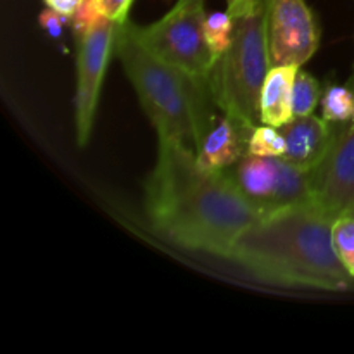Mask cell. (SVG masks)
I'll return each instance as SVG.
<instances>
[{"label": "cell", "instance_id": "7a4b0ae2", "mask_svg": "<svg viewBox=\"0 0 354 354\" xmlns=\"http://www.w3.org/2000/svg\"><path fill=\"white\" fill-rule=\"evenodd\" d=\"M332 227L334 220L313 204L289 207L242 232L227 259L277 286L351 290L354 277L335 252Z\"/></svg>", "mask_w": 354, "mask_h": 354}, {"label": "cell", "instance_id": "3957f363", "mask_svg": "<svg viewBox=\"0 0 354 354\" xmlns=\"http://www.w3.org/2000/svg\"><path fill=\"white\" fill-rule=\"evenodd\" d=\"M114 50L158 137L178 140L197 152L216 120L209 80L194 78L161 61L138 40L130 21L118 24Z\"/></svg>", "mask_w": 354, "mask_h": 354}, {"label": "cell", "instance_id": "d6986e66", "mask_svg": "<svg viewBox=\"0 0 354 354\" xmlns=\"http://www.w3.org/2000/svg\"><path fill=\"white\" fill-rule=\"evenodd\" d=\"M69 17L62 16V14H59L57 10L54 9H45L44 12L40 14V17H38V21H40V26L44 28L45 31L48 33V37L52 38H59L62 35V30H64V24L66 21H68Z\"/></svg>", "mask_w": 354, "mask_h": 354}, {"label": "cell", "instance_id": "ffe728a7", "mask_svg": "<svg viewBox=\"0 0 354 354\" xmlns=\"http://www.w3.org/2000/svg\"><path fill=\"white\" fill-rule=\"evenodd\" d=\"M263 3H265V0H227L228 14L232 17H239L248 12H252L258 7H261Z\"/></svg>", "mask_w": 354, "mask_h": 354}, {"label": "cell", "instance_id": "ac0fdd59", "mask_svg": "<svg viewBox=\"0 0 354 354\" xmlns=\"http://www.w3.org/2000/svg\"><path fill=\"white\" fill-rule=\"evenodd\" d=\"M100 12L116 24H123L128 21V12L133 0H95Z\"/></svg>", "mask_w": 354, "mask_h": 354}, {"label": "cell", "instance_id": "52a82bcc", "mask_svg": "<svg viewBox=\"0 0 354 354\" xmlns=\"http://www.w3.org/2000/svg\"><path fill=\"white\" fill-rule=\"evenodd\" d=\"M118 24L102 16L88 33L78 40V86H76V137L80 147H85L92 135L93 118L99 106L100 88L114 47Z\"/></svg>", "mask_w": 354, "mask_h": 354}, {"label": "cell", "instance_id": "30bf717a", "mask_svg": "<svg viewBox=\"0 0 354 354\" xmlns=\"http://www.w3.org/2000/svg\"><path fill=\"white\" fill-rule=\"evenodd\" d=\"M286 138V154L282 159L304 171H313L332 151L337 133L330 128V121L315 116L292 118L280 127Z\"/></svg>", "mask_w": 354, "mask_h": 354}, {"label": "cell", "instance_id": "6da1fadb", "mask_svg": "<svg viewBox=\"0 0 354 354\" xmlns=\"http://www.w3.org/2000/svg\"><path fill=\"white\" fill-rule=\"evenodd\" d=\"M145 211L168 241L221 258L261 220L227 169L206 171L194 149L166 137H159L158 162L145 183Z\"/></svg>", "mask_w": 354, "mask_h": 354}, {"label": "cell", "instance_id": "4fadbf2b", "mask_svg": "<svg viewBox=\"0 0 354 354\" xmlns=\"http://www.w3.org/2000/svg\"><path fill=\"white\" fill-rule=\"evenodd\" d=\"M204 35L209 48L216 59L230 47L234 38V17L227 12H211L206 14L204 21Z\"/></svg>", "mask_w": 354, "mask_h": 354}, {"label": "cell", "instance_id": "9a60e30c", "mask_svg": "<svg viewBox=\"0 0 354 354\" xmlns=\"http://www.w3.org/2000/svg\"><path fill=\"white\" fill-rule=\"evenodd\" d=\"M286 138L275 127H256L249 138V152L263 158H282L286 154Z\"/></svg>", "mask_w": 354, "mask_h": 354}, {"label": "cell", "instance_id": "8fae6325", "mask_svg": "<svg viewBox=\"0 0 354 354\" xmlns=\"http://www.w3.org/2000/svg\"><path fill=\"white\" fill-rule=\"evenodd\" d=\"M254 128L223 113L216 118L197 147V165L206 171H225L249 152V138Z\"/></svg>", "mask_w": 354, "mask_h": 354}, {"label": "cell", "instance_id": "9c48e42d", "mask_svg": "<svg viewBox=\"0 0 354 354\" xmlns=\"http://www.w3.org/2000/svg\"><path fill=\"white\" fill-rule=\"evenodd\" d=\"M311 204L332 220L354 213V120L337 133L325 161L310 171Z\"/></svg>", "mask_w": 354, "mask_h": 354}, {"label": "cell", "instance_id": "44dd1931", "mask_svg": "<svg viewBox=\"0 0 354 354\" xmlns=\"http://www.w3.org/2000/svg\"><path fill=\"white\" fill-rule=\"evenodd\" d=\"M82 2H83V0H45L47 7L57 10L59 14L69 17V19H71L73 14L76 12V9H78L80 3H82Z\"/></svg>", "mask_w": 354, "mask_h": 354}, {"label": "cell", "instance_id": "277c9868", "mask_svg": "<svg viewBox=\"0 0 354 354\" xmlns=\"http://www.w3.org/2000/svg\"><path fill=\"white\" fill-rule=\"evenodd\" d=\"M265 3L252 12L234 17L232 44L214 62L209 85L218 109L256 128L259 99L270 71Z\"/></svg>", "mask_w": 354, "mask_h": 354}, {"label": "cell", "instance_id": "5bb4252c", "mask_svg": "<svg viewBox=\"0 0 354 354\" xmlns=\"http://www.w3.org/2000/svg\"><path fill=\"white\" fill-rule=\"evenodd\" d=\"M320 99V85L317 78L308 71H297L292 88V111L294 118L310 116Z\"/></svg>", "mask_w": 354, "mask_h": 354}, {"label": "cell", "instance_id": "7402d4cb", "mask_svg": "<svg viewBox=\"0 0 354 354\" xmlns=\"http://www.w3.org/2000/svg\"><path fill=\"white\" fill-rule=\"evenodd\" d=\"M175 9H204V0H178Z\"/></svg>", "mask_w": 354, "mask_h": 354}, {"label": "cell", "instance_id": "e0dca14e", "mask_svg": "<svg viewBox=\"0 0 354 354\" xmlns=\"http://www.w3.org/2000/svg\"><path fill=\"white\" fill-rule=\"evenodd\" d=\"M100 16H102V12H100L95 0H83V2L80 3L78 9H76V12L73 14L71 19H69L73 24V31H75L76 40L85 37L90 31V28L95 24V21L99 19Z\"/></svg>", "mask_w": 354, "mask_h": 354}, {"label": "cell", "instance_id": "5b68a950", "mask_svg": "<svg viewBox=\"0 0 354 354\" xmlns=\"http://www.w3.org/2000/svg\"><path fill=\"white\" fill-rule=\"evenodd\" d=\"M232 168L227 171L261 218L311 204L310 171L296 168L286 159L248 152Z\"/></svg>", "mask_w": 354, "mask_h": 354}, {"label": "cell", "instance_id": "2e32d148", "mask_svg": "<svg viewBox=\"0 0 354 354\" xmlns=\"http://www.w3.org/2000/svg\"><path fill=\"white\" fill-rule=\"evenodd\" d=\"M332 241L342 265L354 277V216L337 218L332 227Z\"/></svg>", "mask_w": 354, "mask_h": 354}, {"label": "cell", "instance_id": "7c38bea8", "mask_svg": "<svg viewBox=\"0 0 354 354\" xmlns=\"http://www.w3.org/2000/svg\"><path fill=\"white\" fill-rule=\"evenodd\" d=\"M301 66H272L266 75L259 99V120L270 127L280 128L294 118L292 88Z\"/></svg>", "mask_w": 354, "mask_h": 354}, {"label": "cell", "instance_id": "8992f818", "mask_svg": "<svg viewBox=\"0 0 354 354\" xmlns=\"http://www.w3.org/2000/svg\"><path fill=\"white\" fill-rule=\"evenodd\" d=\"M204 9H175L149 26H135L138 40L161 61L194 78H207L216 62L204 35Z\"/></svg>", "mask_w": 354, "mask_h": 354}, {"label": "cell", "instance_id": "ba28073f", "mask_svg": "<svg viewBox=\"0 0 354 354\" xmlns=\"http://www.w3.org/2000/svg\"><path fill=\"white\" fill-rule=\"evenodd\" d=\"M270 66L310 61L320 45V31L304 0H265Z\"/></svg>", "mask_w": 354, "mask_h": 354}, {"label": "cell", "instance_id": "603a6c76", "mask_svg": "<svg viewBox=\"0 0 354 354\" xmlns=\"http://www.w3.org/2000/svg\"><path fill=\"white\" fill-rule=\"evenodd\" d=\"M351 216H354V213H353V214H351Z\"/></svg>", "mask_w": 354, "mask_h": 354}]
</instances>
